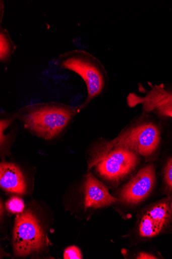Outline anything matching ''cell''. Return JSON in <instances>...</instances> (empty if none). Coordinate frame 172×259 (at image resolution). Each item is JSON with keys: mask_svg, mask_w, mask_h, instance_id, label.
<instances>
[{"mask_svg": "<svg viewBox=\"0 0 172 259\" xmlns=\"http://www.w3.org/2000/svg\"><path fill=\"white\" fill-rule=\"evenodd\" d=\"M85 106L72 107L56 102L28 105L16 113L24 127L39 137L49 140L59 135Z\"/></svg>", "mask_w": 172, "mask_h": 259, "instance_id": "cell-1", "label": "cell"}, {"mask_svg": "<svg viewBox=\"0 0 172 259\" xmlns=\"http://www.w3.org/2000/svg\"><path fill=\"white\" fill-rule=\"evenodd\" d=\"M129 102L131 106L142 104L145 111L172 117V92L166 90L163 84L154 87L143 98L131 94Z\"/></svg>", "mask_w": 172, "mask_h": 259, "instance_id": "cell-7", "label": "cell"}, {"mask_svg": "<svg viewBox=\"0 0 172 259\" xmlns=\"http://www.w3.org/2000/svg\"><path fill=\"white\" fill-rule=\"evenodd\" d=\"M164 179L167 185L172 189V158H169L164 170Z\"/></svg>", "mask_w": 172, "mask_h": 259, "instance_id": "cell-14", "label": "cell"}, {"mask_svg": "<svg viewBox=\"0 0 172 259\" xmlns=\"http://www.w3.org/2000/svg\"><path fill=\"white\" fill-rule=\"evenodd\" d=\"M137 258L139 259H155L157 258L156 256L152 254L145 252L140 253L137 257Z\"/></svg>", "mask_w": 172, "mask_h": 259, "instance_id": "cell-15", "label": "cell"}, {"mask_svg": "<svg viewBox=\"0 0 172 259\" xmlns=\"http://www.w3.org/2000/svg\"><path fill=\"white\" fill-rule=\"evenodd\" d=\"M6 207L11 213L21 214L23 212L25 205L22 199L18 197H14L7 201Z\"/></svg>", "mask_w": 172, "mask_h": 259, "instance_id": "cell-12", "label": "cell"}, {"mask_svg": "<svg viewBox=\"0 0 172 259\" xmlns=\"http://www.w3.org/2000/svg\"><path fill=\"white\" fill-rule=\"evenodd\" d=\"M84 193L86 208L96 209L108 206L118 200L109 194L106 186L90 173L86 176Z\"/></svg>", "mask_w": 172, "mask_h": 259, "instance_id": "cell-9", "label": "cell"}, {"mask_svg": "<svg viewBox=\"0 0 172 259\" xmlns=\"http://www.w3.org/2000/svg\"><path fill=\"white\" fill-rule=\"evenodd\" d=\"M17 49L11 39L9 31L0 27V61L2 63H8L10 61L12 55Z\"/></svg>", "mask_w": 172, "mask_h": 259, "instance_id": "cell-11", "label": "cell"}, {"mask_svg": "<svg viewBox=\"0 0 172 259\" xmlns=\"http://www.w3.org/2000/svg\"><path fill=\"white\" fill-rule=\"evenodd\" d=\"M155 182V171L152 164L141 169L122 188L120 200L127 204H136L151 192Z\"/></svg>", "mask_w": 172, "mask_h": 259, "instance_id": "cell-6", "label": "cell"}, {"mask_svg": "<svg viewBox=\"0 0 172 259\" xmlns=\"http://www.w3.org/2000/svg\"><path fill=\"white\" fill-rule=\"evenodd\" d=\"M58 63L62 68L77 73L84 81L88 91L85 106L102 93L106 72L101 62L90 53L80 50L68 52L59 56Z\"/></svg>", "mask_w": 172, "mask_h": 259, "instance_id": "cell-2", "label": "cell"}, {"mask_svg": "<svg viewBox=\"0 0 172 259\" xmlns=\"http://www.w3.org/2000/svg\"><path fill=\"white\" fill-rule=\"evenodd\" d=\"M172 207V206H171Z\"/></svg>", "mask_w": 172, "mask_h": 259, "instance_id": "cell-16", "label": "cell"}, {"mask_svg": "<svg viewBox=\"0 0 172 259\" xmlns=\"http://www.w3.org/2000/svg\"><path fill=\"white\" fill-rule=\"evenodd\" d=\"M0 185L4 190L19 195L24 194L26 190V183L22 171L12 163H1Z\"/></svg>", "mask_w": 172, "mask_h": 259, "instance_id": "cell-10", "label": "cell"}, {"mask_svg": "<svg viewBox=\"0 0 172 259\" xmlns=\"http://www.w3.org/2000/svg\"><path fill=\"white\" fill-rule=\"evenodd\" d=\"M82 257L81 251L75 246L68 247L64 254V257L65 259H81Z\"/></svg>", "mask_w": 172, "mask_h": 259, "instance_id": "cell-13", "label": "cell"}, {"mask_svg": "<svg viewBox=\"0 0 172 259\" xmlns=\"http://www.w3.org/2000/svg\"><path fill=\"white\" fill-rule=\"evenodd\" d=\"M138 155L121 147L99 150L90 162L89 168L95 166L98 173L104 179L119 181L136 167L139 161Z\"/></svg>", "mask_w": 172, "mask_h": 259, "instance_id": "cell-3", "label": "cell"}, {"mask_svg": "<svg viewBox=\"0 0 172 259\" xmlns=\"http://www.w3.org/2000/svg\"><path fill=\"white\" fill-rule=\"evenodd\" d=\"M46 237L39 221L30 210L18 215L13 231L15 254L26 256L39 253L45 246Z\"/></svg>", "mask_w": 172, "mask_h": 259, "instance_id": "cell-4", "label": "cell"}, {"mask_svg": "<svg viewBox=\"0 0 172 259\" xmlns=\"http://www.w3.org/2000/svg\"><path fill=\"white\" fill-rule=\"evenodd\" d=\"M171 213L167 201L153 206L141 219L139 233L142 237L150 238L159 234L170 222Z\"/></svg>", "mask_w": 172, "mask_h": 259, "instance_id": "cell-8", "label": "cell"}, {"mask_svg": "<svg viewBox=\"0 0 172 259\" xmlns=\"http://www.w3.org/2000/svg\"><path fill=\"white\" fill-rule=\"evenodd\" d=\"M160 134L158 128L153 123H144L122 133L100 150L121 147L130 150L139 155L149 156L157 149Z\"/></svg>", "mask_w": 172, "mask_h": 259, "instance_id": "cell-5", "label": "cell"}]
</instances>
